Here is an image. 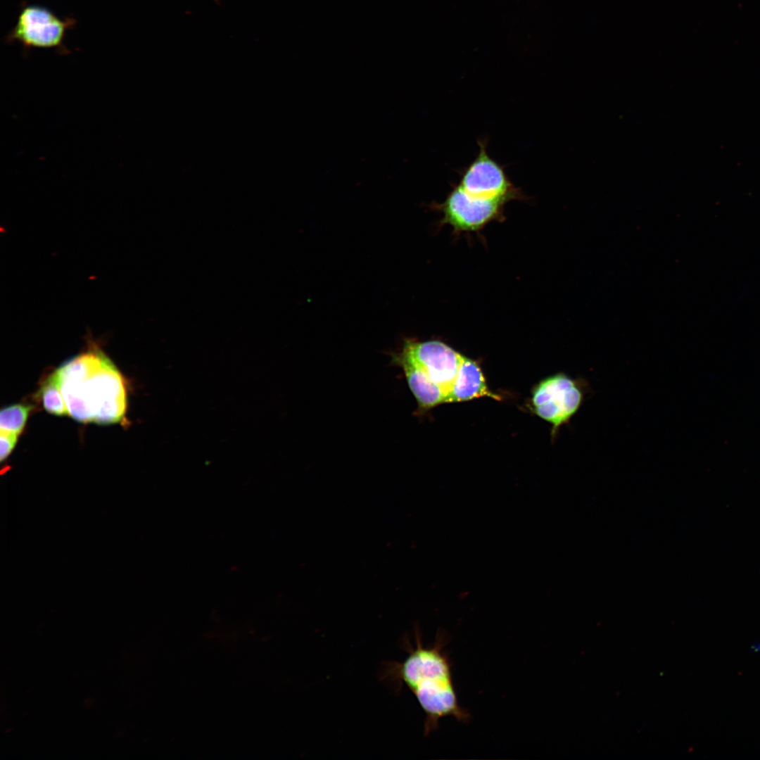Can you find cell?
<instances>
[{
  "mask_svg": "<svg viewBox=\"0 0 760 760\" xmlns=\"http://www.w3.org/2000/svg\"><path fill=\"white\" fill-rule=\"evenodd\" d=\"M68 415L80 422L109 424L120 422L126 410L123 378L110 360L95 346L54 371Z\"/></svg>",
  "mask_w": 760,
  "mask_h": 760,
  "instance_id": "6da1fadb",
  "label": "cell"
},
{
  "mask_svg": "<svg viewBox=\"0 0 760 760\" xmlns=\"http://www.w3.org/2000/svg\"><path fill=\"white\" fill-rule=\"evenodd\" d=\"M416 642L400 664L399 676L426 715L425 733L437 729L443 718L467 722L470 715L458 701L450 661L444 650L445 636L439 633L431 647L424 646L418 635Z\"/></svg>",
  "mask_w": 760,
  "mask_h": 760,
  "instance_id": "7a4b0ae2",
  "label": "cell"
},
{
  "mask_svg": "<svg viewBox=\"0 0 760 760\" xmlns=\"http://www.w3.org/2000/svg\"><path fill=\"white\" fill-rule=\"evenodd\" d=\"M583 378H571L558 373L542 381L535 388L532 403L535 412L552 425V435L559 427L569 422L590 393Z\"/></svg>",
  "mask_w": 760,
  "mask_h": 760,
  "instance_id": "3957f363",
  "label": "cell"
},
{
  "mask_svg": "<svg viewBox=\"0 0 760 760\" xmlns=\"http://www.w3.org/2000/svg\"><path fill=\"white\" fill-rule=\"evenodd\" d=\"M75 23L74 18H59L44 6L23 4L16 24L6 41L18 42L26 49H56L67 52L63 44L65 34Z\"/></svg>",
  "mask_w": 760,
  "mask_h": 760,
  "instance_id": "277c9868",
  "label": "cell"
},
{
  "mask_svg": "<svg viewBox=\"0 0 760 760\" xmlns=\"http://www.w3.org/2000/svg\"><path fill=\"white\" fill-rule=\"evenodd\" d=\"M505 204L470 196L457 184L443 203L434 204V208L443 214L441 224H449L455 232L461 233L478 231L492 221L502 220Z\"/></svg>",
  "mask_w": 760,
  "mask_h": 760,
  "instance_id": "5b68a950",
  "label": "cell"
},
{
  "mask_svg": "<svg viewBox=\"0 0 760 760\" xmlns=\"http://www.w3.org/2000/svg\"><path fill=\"white\" fill-rule=\"evenodd\" d=\"M479 152L465 168L458 185L470 196L507 203L523 198L518 188L507 177L502 167L487 153L484 143H479Z\"/></svg>",
  "mask_w": 760,
  "mask_h": 760,
  "instance_id": "8992f818",
  "label": "cell"
},
{
  "mask_svg": "<svg viewBox=\"0 0 760 760\" xmlns=\"http://www.w3.org/2000/svg\"><path fill=\"white\" fill-rule=\"evenodd\" d=\"M400 351L414 360L445 393L457 376L463 355L445 343L404 338Z\"/></svg>",
  "mask_w": 760,
  "mask_h": 760,
  "instance_id": "52a82bcc",
  "label": "cell"
},
{
  "mask_svg": "<svg viewBox=\"0 0 760 760\" xmlns=\"http://www.w3.org/2000/svg\"><path fill=\"white\" fill-rule=\"evenodd\" d=\"M391 362L400 367L419 407L429 409L445 403V393L411 358L400 350L391 353Z\"/></svg>",
  "mask_w": 760,
  "mask_h": 760,
  "instance_id": "ba28073f",
  "label": "cell"
},
{
  "mask_svg": "<svg viewBox=\"0 0 760 760\" xmlns=\"http://www.w3.org/2000/svg\"><path fill=\"white\" fill-rule=\"evenodd\" d=\"M481 396L499 399L488 390L479 366L474 361L463 356L457 376L445 396V403L469 400Z\"/></svg>",
  "mask_w": 760,
  "mask_h": 760,
  "instance_id": "9c48e42d",
  "label": "cell"
},
{
  "mask_svg": "<svg viewBox=\"0 0 760 760\" xmlns=\"http://www.w3.org/2000/svg\"><path fill=\"white\" fill-rule=\"evenodd\" d=\"M39 395L44 408L48 412L57 416L68 415L65 403L54 372L45 379L39 391Z\"/></svg>",
  "mask_w": 760,
  "mask_h": 760,
  "instance_id": "30bf717a",
  "label": "cell"
},
{
  "mask_svg": "<svg viewBox=\"0 0 760 760\" xmlns=\"http://www.w3.org/2000/svg\"><path fill=\"white\" fill-rule=\"evenodd\" d=\"M32 407L15 404L5 407L0 413L1 431L19 435L27 422Z\"/></svg>",
  "mask_w": 760,
  "mask_h": 760,
  "instance_id": "8fae6325",
  "label": "cell"
},
{
  "mask_svg": "<svg viewBox=\"0 0 760 760\" xmlns=\"http://www.w3.org/2000/svg\"><path fill=\"white\" fill-rule=\"evenodd\" d=\"M18 436L15 433L0 431V460H6L14 448Z\"/></svg>",
  "mask_w": 760,
  "mask_h": 760,
  "instance_id": "7c38bea8",
  "label": "cell"
}]
</instances>
